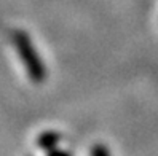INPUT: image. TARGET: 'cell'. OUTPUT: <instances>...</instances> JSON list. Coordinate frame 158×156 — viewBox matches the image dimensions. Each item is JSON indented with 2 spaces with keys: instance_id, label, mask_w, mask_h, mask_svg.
<instances>
[{
  "instance_id": "cell-1",
  "label": "cell",
  "mask_w": 158,
  "mask_h": 156,
  "mask_svg": "<svg viewBox=\"0 0 158 156\" xmlns=\"http://www.w3.org/2000/svg\"><path fill=\"white\" fill-rule=\"evenodd\" d=\"M58 142H59V135H58L56 132H51V131H50V132L42 134L40 140H39V143H40L42 148L48 150V151L54 150V146L58 145Z\"/></svg>"
},
{
  "instance_id": "cell-2",
  "label": "cell",
  "mask_w": 158,
  "mask_h": 156,
  "mask_svg": "<svg viewBox=\"0 0 158 156\" xmlns=\"http://www.w3.org/2000/svg\"><path fill=\"white\" fill-rule=\"evenodd\" d=\"M91 156H110V153H109V150L106 148L104 145L98 143V145L93 146V150H91Z\"/></svg>"
},
{
  "instance_id": "cell-3",
  "label": "cell",
  "mask_w": 158,
  "mask_h": 156,
  "mask_svg": "<svg viewBox=\"0 0 158 156\" xmlns=\"http://www.w3.org/2000/svg\"><path fill=\"white\" fill-rule=\"evenodd\" d=\"M48 156H70V153L66 150H51Z\"/></svg>"
}]
</instances>
